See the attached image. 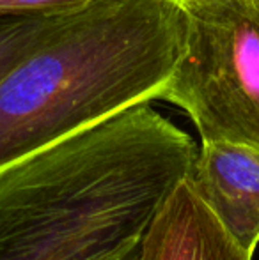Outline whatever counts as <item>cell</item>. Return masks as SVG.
Wrapping results in <instances>:
<instances>
[{
	"label": "cell",
	"instance_id": "obj_1",
	"mask_svg": "<svg viewBox=\"0 0 259 260\" xmlns=\"http://www.w3.org/2000/svg\"><path fill=\"white\" fill-rule=\"evenodd\" d=\"M197 154L151 101L0 170V260H108L138 244Z\"/></svg>",
	"mask_w": 259,
	"mask_h": 260
},
{
	"label": "cell",
	"instance_id": "obj_2",
	"mask_svg": "<svg viewBox=\"0 0 259 260\" xmlns=\"http://www.w3.org/2000/svg\"><path fill=\"white\" fill-rule=\"evenodd\" d=\"M174 0H91L61 11L0 80V170L160 98L183 52Z\"/></svg>",
	"mask_w": 259,
	"mask_h": 260
},
{
	"label": "cell",
	"instance_id": "obj_3",
	"mask_svg": "<svg viewBox=\"0 0 259 260\" xmlns=\"http://www.w3.org/2000/svg\"><path fill=\"white\" fill-rule=\"evenodd\" d=\"M183 52L160 101L194 122L200 142L259 151V0H192Z\"/></svg>",
	"mask_w": 259,
	"mask_h": 260
},
{
	"label": "cell",
	"instance_id": "obj_4",
	"mask_svg": "<svg viewBox=\"0 0 259 260\" xmlns=\"http://www.w3.org/2000/svg\"><path fill=\"white\" fill-rule=\"evenodd\" d=\"M233 243L250 257L259 246V151L225 140L200 142L187 175Z\"/></svg>",
	"mask_w": 259,
	"mask_h": 260
},
{
	"label": "cell",
	"instance_id": "obj_5",
	"mask_svg": "<svg viewBox=\"0 0 259 260\" xmlns=\"http://www.w3.org/2000/svg\"><path fill=\"white\" fill-rule=\"evenodd\" d=\"M137 260H252V257L233 243L185 179L149 223Z\"/></svg>",
	"mask_w": 259,
	"mask_h": 260
},
{
	"label": "cell",
	"instance_id": "obj_6",
	"mask_svg": "<svg viewBox=\"0 0 259 260\" xmlns=\"http://www.w3.org/2000/svg\"><path fill=\"white\" fill-rule=\"evenodd\" d=\"M61 13V11H59ZM59 13L0 14V80L50 30Z\"/></svg>",
	"mask_w": 259,
	"mask_h": 260
},
{
	"label": "cell",
	"instance_id": "obj_7",
	"mask_svg": "<svg viewBox=\"0 0 259 260\" xmlns=\"http://www.w3.org/2000/svg\"><path fill=\"white\" fill-rule=\"evenodd\" d=\"M87 2L91 0H0V14H50Z\"/></svg>",
	"mask_w": 259,
	"mask_h": 260
},
{
	"label": "cell",
	"instance_id": "obj_8",
	"mask_svg": "<svg viewBox=\"0 0 259 260\" xmlns=\"http://www.w3.org/2000/svg\"><path fill=\"white\" fill-rule=\"evenodd\" d=\"M138 246H140V243L133 244V246L126 248V250H123V251H119V253H116L114 257H110L108 260H137Z\"/></svg>",
	"mask_w": 259,
	"mask_h": 260
},
{
	"label": "cell",
	"instance_id": "obj_9",
	"mask_svg": "<svg viewBox=\"0 0 259 260\" xmlns=\"http://www.w3.org/2000/svg\"><path fill=\"white\" fill-rule=\"evenodd\" d=\"M174 2H178V4H187V2H192V0H174Z\"/></svg>",
	"mask_w": 259,
	"mask_h": 260
}]
</instances>
